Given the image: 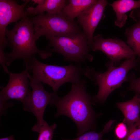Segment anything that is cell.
Instances as JSON below:
<instances>
[{"mask_svg": "<svg viewBox=\"0 0 140 140\" xmlns=\"http://www.w3.org/2000/svg\"><path fill=\"white\" fill-rule=\"evenodd\" d=\"M86 83L83 80L72 83L68 94L60 97L57 94L50 104L57 108L55 117L65 115L75 123L78 128L77 136L95 127L97 115L92 106V97L86 91Z\"/></svg>", "mask_w": 140, "mask_h": 140, "instance_id": "cell-1", "label": "cell"}, {"mask_svg": "<svg viewBox=\"0 0 140 140\" xmlns=\"http://www.w3.org/2000/svg\"><path fill=\"white\" fill-rule=\"evenodd\" d=\"M5 34L8 41L12 48L10 53L5 54L9 66L15 60L18 59L23 60L25 66L36 54L43 59L51 56L52 53L45 49L41 50L36 46L33 25L27 16L16 23L13 29H6Z\"/></svg>", "mask_w": 140, "mask_h": 140, "instance_id": "cell-2", "label": "cell"}, {"mask_svg": "<svg viewBox=\"0 0 140 140\" xmlns=\"http://www.w3.org/2000/svg\"><path fill=\"white\" fill-rule=\"evenodd\" d=\"M136 58L126 59L118 67L109 61L105 65L107 69L104 72L93 68L85 69L83 75L99 87L97 94L92 97V102L104 103L111 92L122 87V83L127 81L128 72L138 68L139 61Z\"/></svg>", "mask_w": 140, "mask_h": 140, "instance_id": "cell-3", "label": "cell"}, {"mask_svg": "<svg viewBox=\"0 0 140 140\" xmlns=\"http://www.w3.org/2000/svg\"><path fill=\"white\" fill-rule=\"evenodd\" d=\"M25 66L28 72H32L34 79L49 86L54 93L65 83L80 81L85 71V69L76 65L59 66L45 64L39 61L35 56Z\"/></svg>", "mask_w": 140, "mask_h": 140, "instance_id": "cell-4", "label": "cell"}, {"mask_svg": "<svg viewBox=\"0 0 140 140\" xmlns=\"http://www.w3.org/2000/svg\"><path fill=\"white\" fill-rule=\"evenodd\" d=\"M49 43L46 49L52 53L61 54L65 61L82 64L92 62L94 57L90 52L87 37L82 32L71 36L53 37L48 39Z\"/></svg>", "mask_w": 140, "mask_h": 140, "instance_id": "cell-5", "label": "cell"}, {"mask_svg": "<svg viewBox=\"0 0 140 140\" xmlns=\"http://www.w3.org/2000/svg\"><path fill=\"white\" fill-rule=\"evenodd\" d=\"M30 18L33 25L36 40L42 36L48 39L53 37L73 36L82 32L76 22L68 21L62 13L39 14Z\"/></svg>", "mask_w": 140, "mask_h": 140, "instance_id": "cell-6", "label": "cell"}, {"mask_svg": "<svg viewBox=\"0 0 140 140\" xmlns=\"http://www.w3.org/2000/svg\"><path fill=\"white\" fill-rule=\"evenodd\" d=\"M29 85L32 90L30 97L23 105L24 110L32 113L36 117L37 122L32 128L33 131L39 132L40 128L46 122L44 120L45 109L50 104L57 93H49L44 89L41 83L36 80L27 72Z\"/></svg>", "mask_w": 140, "mask_h": 140, "instance_id": "cell-7", "label": "cell"}, {"mask_svg": "<svg viewBox=\"0 0 140 140\" xmlns=\"http://www.w3.org/2000/svg\"><path fill=\"white\" fill-rule=\"evenodd\" d=\"M93 51H100L106 55L109 61L117 66L123 59L136 57L134 51L123 41L118 39L104 38L102 35L94 36L93 42L89 47Z\"/></svg>", "mask_w": 140, "mask_h": 140, "instance_id": "cell-8", "label": "cell"}, {"mask_svg": "<svg viewBox=\"0 0 140 140\" xmlns=\"http://www.w3.org/2000/svg\"><path fill=\"white\" fill-rule=\"evenodd\" d=\"M26 69L20 73H15L10 72L9 79L6 85L3 88L0 93L1 110L2 111L7 106V101L14 99L21 102L24 105L29 100L31 93L29 88Z\"/></svg>", "mask_w": 140, "mask_h": 140, "instance_id": "cell-9", "label": "cell"}, {"mask_svg": "<svg viewBox=\"0 0 140 140\" xmlns=\"http://www.w3.org/2000/svg\"><path fill=\"white\" fill-rule=\"evenodd\" d=\"M24 3L18 4L15 0H0V50L4 51L9 45L5 32L7 26L11 23L17 22L20 19L27 16L29 14L24 10L30 2L23 0Z\"/></svg>", "mask_w": 140, "mask_h": 140, "instance_id": "cell-10", "label": "cell"}, {"mask_svg": "<svg viewBox=\"0 0 140 140\" xmlns=\"http://www.w3.org/2000/svg\"><path fill=\"white\" fill-rule=\"evenodd\" d=\"M108 4L106 0H97L94 4L83 10L76 17V22L82 27L90 47L92 44L94 31L103 15Z\"/></svg>", "mask_w": 140, "mask_h": 140, "instance_id": "cell-11", "label": "cell"}, {"mask_svg": "<svg viewBox=\"0 0 140 140\" xmlns=\"http://www.w3.org/2000/svg\"><path fill=\"white\" fill-rule=\"evenodd\" d=\"M116 105L123 114V122L130 130L140 118V95L136 94L131 100L117 102Z\"/></svg>", "mask_w": 140, "mask_h": 140, "instance_id": "cell-12", "label": "cell"}, {"mask_svg": "<svg viewBox=\"0 0 140 140\" xmlns=\"http://www.w3.org/2000/svg\"><path fill=\"white\" fill-rule=\"evenodd\" d=\"M110 5L116 14L115 24L122 27L126 22L127 16L125 14L132 9L140 8V0H118L114 1Z\"/></svg>", "mask_w": 140, "mask_h": 140, "instance_id": "cell-13", "label": "cell"}, {"mask_svg": "<svg viewBox=\"0 0 140 140\" xmlns=\"http://www.w3.org/2000/svg\"><path fill=\"white\" fill-rule=\"evenodd\" d=\"M67 1L65 0H44L42 4L38 5L35 8L29 7L26 11L29 15L43 14L45 12L49 15L61 14Z\"/></svg>", "mask_w": 140, "mask_h": 140, "instance_id": "cell-14", "label": "cell"}, {"mask_svg": "<svg viewBox=\"0 0 140 140\" xmlns=\"http://www.w3.org/2000/svg\"><path fill=\"white\" fill-rule=\"evenodd\" d=\"M97 0H69L64 7L62 14L68 21L75 22L74 19L83 10L95 3Z\"/></svg>", "mask_w": 140, "mask_h": 140, "instance_id": "cell-15", "label": "cell"}, {"mask_svg": "<svg viewBox=\"0 0 140 140\" xmlns=\"http://www.w3.org/2000/svg\"><path fill=\"white\" fill-rule=\"evenodd\" d=\"M125 35L126 43L134 51L140 61V21L130 28H127Z\"/></svg>", "mask_w": 140, "mask_h": 140, "instance_id": "cell-16", "label": "cell"}, {"mask_svg": "<svg viewBox=\"0 0 140 140\" xmlns=\"http://www.w3.org/2000/svg\"><path fill=\"white\" fill-rule=\"evenodd\" d=\"M115 121L110 120L104 125L102 130L100 132L91 131L86 132L75 139H67L62 138V140H104L102 136L105 133L109 132L113 128Z\"/></svg>", "mask_w": 140, "mask_h": 140, "instance_id": "cell-17", "label": "cell"}, {"mask_svg": "<svg viewBox=\"0 0 140 140\" xmlns=\"http://www.w3.org/2000/svg\"><path fill=\"white\" fill-rule=\"evenodd\" d=\"M57 127L55 124L49 125L46 122L40 128L37 140H52L54 130Z\"/></svg>", "mask_w": 140, "mask_h": 140, "instance_id": "cell-18", "label": "cell"}, {"mask_svg": "<svg viewBox=\"0 0 140 140\" xmlns=\"http://www.w3.org/2000/svg\"><path fill=\"white\" fill-rule=\"evenodd\" d=\"M139 70L140 72V67ZM127 81L129 83L127 91H133L140 95V77L136 78L135 74L132 73L128 75Z\"/></svg>", "mask_w": 140, "mask_h": 140, "instance_id": "cell-19", "label": "cell"}, {"mask_svg": "<svg viewBox=\"0 0 140 140\" xmlns=\"http://www.w3.org/2000/svg\"><path fill=\"white\" fill-rule=\"evenodd\" d=\"M114 131L118 140H122L128 136L129 130L127 125L123 122L119 123L116 125Z\"/></svg>", "mask_w": 140, "mask_h": 140, "instance_id": "cell-20", "label": "cell"}, {"mask_svg": "<svg viewBox=\"0 0 140 140\" xmlns=\"http://www.w3.org/2000/svg\"><path fill=\"white\" fill-rule=\"evenodd\" d=\"M122 140H140V118L129 130L128 136Z\"/></svg>", "mask_w": 140, "mask_h": 140, "instance_id": "cell-21", "label": "cell"}, {"mask_svg": "<svg viewBox=\"0 0 140 140\" xmlns=\"http://www.w3.org/2000/svg\"><path fill=\"white\" fill-rule=\"evenodd\" d=\"M133 19L137 18L139 19L138 21H140V10H134L130 15Z\"/></svg>", "mask_w": 140, "mask_h": 140, "instance_id": "cell-22", "label": "cell"}, {"mask_svg": "<svg viewBox=\"0 0 140 140\" xmlns=\"http://www.w3.org/2000/svg\"><path fill=\"white\" fill-rule=\"evenodd\" d=\"M31 1L34 3H36L39 5H41L43 3L44 0H32Z\"/></svg>", "mask_w": 140, "mask_h": 140, "instance_id": "cell-23", "label": "cell"}, {"mask_svg": "<svg viewBox=\"0 0 140 140\" xmlns=\"http://www.w3.org/2000/svg\"><path fill=\"white\" fill-rule=\"evenodd\" d=\"M0 140H15L13 136L12 135L11 136L7 137L1 138Z\"/></svg>", "mask_w": 140, "mask_h": 140, "instance_id": "cell-24", "label": "cell"}]
</instances>
